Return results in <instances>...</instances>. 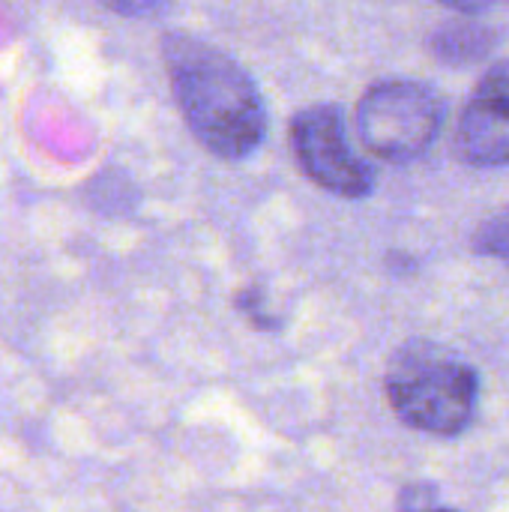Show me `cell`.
Listing matches in <instances>:
<instances>
[{
    "label": "cell",
    "mask_w": 509,
    "mask_h": 512,
    "mask_svg": "<svg viewBox=\"0 0 509 512\" xmlns=\"http://www.w3.org/2000/svg\"><path fill=\"white\" fill-rule=\"evenodd\" d=\"M162 60L192 135L219 159L252 156L267 135V108L252 75L219 45L192 33H165Z\"/></svg>",
    "instance_id": "cell-1"
},
{
    "label": "cell",
    "mask_w": 509,
    "mask_h": 512,
    "mask_svg": "<svg viewBox=\"0 0 509 512\" xmlns=\"http://www.w3.org/2000/svg\"><path fill=\"white\" fill-rule=\"evenodd\" d=\"M384 390L396 417L426 435H462L477 417V369L432 342H411L396 351Z\"/></svg>",
    "instance_id": "cell-2"
},
{
    "label": "cell",
    "mask_w": 509,
    "mask_h": 512,
    "mask_svg": "<svg viewBox=\"0 0 509 512\" xmlns=\"http://www.w3.org/2000/svg\"><path fill=\"white\" fill-rule=\"evenodd\" d=\"M354 126L372 156L396 165L414 162L438 141L444 102L423 81L387 78L360 96Z\"/></svg>",
    "instance_id": "cell-3"
},
{
    "label": "cell",
    "mask_w": 509,
    "mask_h": 512,
    "mask_svg": "<svg viewBox=\"0 0 509 512\" xmlns=\"http://www.w3.org/2000/svg\"><path fill=\"white\" fill-rule=\"evenodd\" d=\"M291 147L312 183L324 192L357 201L372 195L375 174L348 141L342 108L309 105L291 120Z\"/></svg>",
    "instance_id": "cell-4"
},
{
    "label": "cell",
    "mask_w": 509,
    "mask_h": 512,
    "mask_svg": "<svg viewBox=\"0 0 509 512\" xmlns=\"http://www.w3.org/2000/svg\"><path fill=\"white\" fill-rule=\"evenodd\" d=\"M456 156L471 168L509 165V60L492 63L465 105L456 135Z\"/></svg>",
    "instance_id": "cell-5"
},
{
    "label": "cell",
    "mask_w": 509,
    "mask_h": 512,
    "mask_svg": "<svg viewBox=\"0 0 509 512\" xmlns=\"http://www.w3.org/2000/svg\"><path fill=\"white\" fill-rule=\"evenodd\" d=\"M495 45V30L480 21V15H459L447 24H441L432 39L429 51L444 66H474L489 57Z\"/></svg>",
    "instance_id": "cell-6"
},
{
    "label": "cell",
    "mask_w": 509,
    "mask_h": 512,
    "mask_svg": "<svg viewBox=\"0 0 509 512\" xmlns=\"http://www.w3.org/2000/svg\"><path fill=\"white\" fill-rule=\"evenodd\" d=\"M474 246L477 252L483 255H492V258H501L509 264V213L501 216H492L474 237Z\"/></svg>",
    "instance_id": "cell-7"
},
{
    "label": "cell",
    "mask_w": 509,
    "mask_h": 512,
    "mask_svg": "<svg viewBox=\"0 0 509 512\" xmlns=\"http://www.w3.org/2000/svg\"><path fill=\"white\" fill-rule=\"evenodd\" d=\"M102 6L123 18H147V15L162 12L168 0H102Z\"/></svg>",
    "instance_id": "cell-8"
},
{
    "label": "cell",
    "mask_w": 509,
    "mask_h": 512,
    "mask_svg": "<svg viewBox=\"0 0 509 512\" xmlns=\"http://www.w3.org/2000/svg\"><path fill=\"white\" fill-rule=\"evenodd\" d=\"M432 498L435 492L429 486H408L402 492V501H399V510L402 512H429L432 510Z\"/></svg>",
    "instance_id": "cell-9"
},
{
    "label": "cell",
    "mask_w": 509,
    "mask_h": 512,
    "mask_svg": "<svg viewBox=\"0 0 509 512\" xmlns=\"http://www.w3.org/2000/svg\"><path fill=\"white\" fill-rule=\"evenodd\" d=\"M441 6L453 9L456 15H483L486 9H492L498 0H438Z\"/></svg>",
    "instance_id": "cell-10"
},
{
    "label": "cell",
    "mask_w": 509,
    "mask_h": 512,
    "mask_svg": "<svg viewBox=\"0 0 509 512\" xmlns=\"http://www.w3.org/2000/svg\"><path fill=\"white\" fill-rule=\"evenodd\" d=\"M429 512H456V510H441V507H432Z\"/></svg>",
    "instance_id": "cell-11"
},
{
    "label": "cell",
    "mask_w": 509,
    "mask_h": 512,
    "mask_svg": "<svg viewBox=\"0 0 509 512\" xmlns=\"http://www.w3.org/2000/svg\"><path fill=\"white\" fill-rule=\"evenodd\" d=\"M498 3H501V0H498ZM504 3H509V0H504Z\"/></svg>",
    "instance_id": "cell-12"
}]
</instances>
